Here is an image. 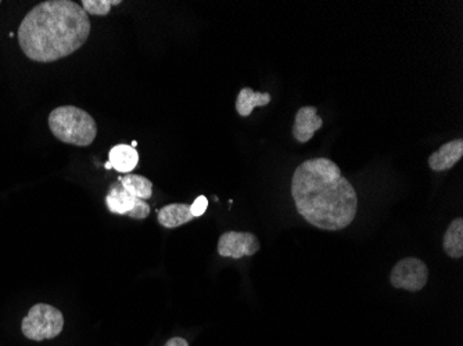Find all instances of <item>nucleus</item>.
<instances>
[{
	"mask_svg": "<svg viewBox=\"0 0 463 346\" xmlns=\"http://www.w3.org/2000/svg\"><path fill=\"white\" fill-rule=\"evenodd\" d=\"M291 197L304 220L321 230L347 228L358 210L355 189L327 158H312L294 171Z\"/></svg>",
	"mask_w": 463,
	"mask_h": 346,
	"instance_id": "nucleus-1",
	"label": "nucleus"
},
{
	"mask_svg": "<svg viewBox=\"0 0 463 346\" xmlns=\"http://www.w3.org/2000/svg\"><path fill=\"white\" fill-rule=\"evenodd\" d=\"M85 10L72 0H48L36 5L18 28V43L36 62H53L82 48L90 38Z\"/></svg>",
	"mask_w": 463,
	"mask_h": 346,
	"instance_id": "nucleus-2",
	"label": "nucleus"
},
{
	"mask_svg": "<svg viewBox=\"0 0 463 346\" xmlns=\"http://www.w3.org/2000/svg\"><path fill=\"white\" fill-rule=\"evenodd\" d=\"M49 127L60 142L78 147H88L98 136L93 117L75 106L57 107L49 116Z\"/></svg>",
	"mask_w": 463,
	"mask_h": 346,
	"instance_id": "nucleus-3",
	"label": "nucleus"
},
{
	"mask_svg": "<svg viewBox=\"0 0 463 346\" xmlns=\"http://www.w3.org/2000/svg\"><path fill=\"white\" fill-rule=\"evenodd\" d=\"M64 329V316L48 304H36L21 323L23 334L28 340L45 341L56 338Z\"/></svg>",
	"mask_w": 463,
	"mask_h": 346,
	"instance_id": "nucleus-4",
	"label": "nucleus"
},
{
	"mask_svg": "<svg viewBox=\"0 0 463 346\" xmlns=\"http://www.w3.org/2000/svg\"><path fill=\"white\" fill-rule=\"evenodd\" d=\"M429 269L418 257H405L392 267L390 283L397 290L419 293L428 285Z\"/></svg>",
	"mask_w": 463,
	"mask_h": 346,
	"instance_id": "nucleus-5",
	"label": "nucleus"
},
{
	"mask_svg": "<svg viewBox=\"0 0 463 346\" xmlns=\"http://www.w3.org/2000/svg\"><path fill=\"white\" fill-rule=\"evenodd\" d=\"M109 210L116 215H127L132 220H146L150 215V205L143 200L131 196L122 189L121 184L111 187L106 197Z\"/></svg>",
	"mask_w": 463,
	"mask_h": 346,
	"instance_id": "nucleus-6",
	"label": "nucleus"
},
{
	"mask_svg": "<svg viewBox=\"0 0 463 346\" xmlns=\"http://www.w3.org/2000/svg\"><path fill=\"white\" fill-rule=\"evenodd\" d=\"M259 251V238L246 231H226L218 241V254L222 257L241 259L244 257H252Z\"/></svg>",
	"mask_w": 463,
	"mask_h": 346,
	"instance_id": "nucleus-7",
	"label": "nucleus"
},
{
	"mask_svg": "<svg viewBox=\"0 0 463 346\" xmlns=\"http://www.w3.org/2000/svg\"><path fill=\"white\" fill-rule=\"evenodd\" d=\"M324 126V119L318 116L317 107H301L296 114L293 136L298 143H307L314 137L315 132Z\"/></svg>",
	"mask_w": 463,
	"mask_h": 346,
	"instance_id": "nucleus-8",
	"label": "nucleus"
},
{
	"mask_svg": "<svg viewBox=\"0 0 463 346\" xmlns=\"http://www.w3.org/2000/svg\"><path fill=\"white\" fill-rule=\"evenodd\" d=\"M463 157V140L455 139L441 145L429 157L431 171L443 172L454 168Z\"/></svg>",
	"mask_w": 463,
	"mask_h": 346,
	"instance_id": "nucleus-9",
	"label": "nucleus"
},
{
	"mask_svg": "<svg viewBox=\"0 0 463 346\" xmlns=\"http://www.w3.org/2000/svg\"><path fill=\"white\" fill-rule=\"evenodd\" d=\"M109 163L114 171L128 175L139 164V153L131 145H117L109 153Z\"/></svg>",
	"mask_w": 463,
	"mask_h": 346,
	"instance_id": "nucleus-10",
	"label": "nucleus"
},
{
	"mask_svg": "<svg viewBox=\"0 0 463 346\" xmlns=\"http://www.w3.org/2000/svg\"><path fill=\"white\" fill-rule=\"evenodd\" d=\"M194 220V216L192 215L191 205L170 204L158 210V223L163 228H179V226L186 225Z\"/></svg>",
	"mask_w": 463,
	"mask_h": 346,
	"instance_id": "nucleus-11",
	"label": "nucleus"
},
{
	"mask_svg": "<svg viewBox=\"0 0 463 346\" xmlns=\"http://www.w3.org/2000/svg\"><path fill=\"white\" fill-rule=\"evenodd\" d=\"M269 93L256 92V90L250 89V88H243L236 98V111L239 116L247 118L251 116L252 111L257 107H265L270 103Z\"/></svg>",
	"mask_w": 463,
	"mask_h": 346,
	"instance_id": "nucleus-12",
	"label": "nucleus"
},
{
	"mask_svg": "<svg viewBox=\"0 0 463 346\" xmlns=\"http://www.w3.org/2000/svg\"><path fill=\"white\" fill-rule=\"evenodd\" d=\"M444 252L452 259L463 257V220L457 218L447 229L443 238Z\"/></svg>",
	"mask_w": 463,
	"mask_h": 346,
	"instance_id": "nucleus-13",
	"label": "nucleus"
},
{
	"mask_svg": "<svg viewBox=\"0 0 463 346\" xmlns=\"http://www.w3.org/2000/svg\"><path fill=\"white\" fill-rule=\"evenodd\" d=\"M119 184L125 192H128L131 196L137 199L146 200L152 199L153 196V183L149 179L142 175H135V173H128L124 178L118 179Z\"/></svg>",
	"mask_w": 463,
	"mask_h": 346,
	"instance_id": "nucleus-14",
	"label": "nucleus"
},
{
	"mask_svg": "<svg viewBox=\"0 0 463 346\" xmlns=\"http://www.w3.org/2000/svg\"><path fill=\"white\" fill-rule=\"evenodd\" d=\"M80 5L87 14L108 15L111 6L121 5V0H82Z\"/></svg>",
	"mask_w": 463,
	"mask_h": 346,
	"instance_id": "nucleus-15",
	"label": "nucleus"
},
{
	"mask_svg": "<svg viewBox=\"0 0 463 346\" xmlns=\"http://www.w3.org/2000/svg\"><path fill=\"white\" fill-rule=\"evenodd\" d=\"M208 208V200L207 197L200 196L194 200V204L191 205V212L194 218H199V216H203L207 210Z\"/></svg>",
	"mask_w": 463,
	"mask_h": 346,
	"instance_id": "nucleus-16",
	"label": "nucleus"
},
{
	"mask_svg": "<svg viewBox=\"0 0 463 346\" xmlns=\"http://www.w3.org/2000/svg\"><path fill=\"white\" fill-rule=\"evenodd\" d=\"M164 346H189L187 341L184 338L175 337L173 340L168 341Z\"/></svg>",
	"mask_w": 463,
	"mask_h": 346,
	"instance_id": "nucleus-17",
	"label": "nucleus"
},
{
	"mask_svg": "<svg viewBox=\"0 0 463 346\" xmlns=\"http://www.w3.org/2000/svg\"><path fill=\"white\" fill-rule=\"evenodd\" d=\"M104 168H106V169H113V168H111V164L110 163L104 164Z\"/></svg>",
	"mask_w": 463,
	"mask_h": 346,
	"instance_id": "nucleus-18",
	"label": "nucleus"
},
{
	"mask_svg": "<svg viewBox=\"0 0 463 346\" xmlns=\"http://www.w3.org/2000/svg\"><path fill=\"white\" fill-rule=\"evenodd\" d=\"M137 142H132L131 147L137 148Z\"/></svg>",
	"mask_w": 463,
	"mask_h": 346,
	"instance_id": "nucleus-19",
	"label": "nucleus"
}]
</instances>
